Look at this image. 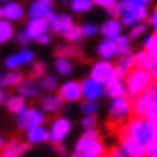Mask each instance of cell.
<instances>
[{
	"label": "cell",
	"instance_id": "cell-1",
	"mask_svg": "<svg viewBox=\"0 0 157 157\" xmlns=\"http://www.w3.org/2000/svg\"><path fill=\"white\" fill-rule=\"evenodd\" d=\"M154 132H155V122H151L144 117L132 119L124 128V135L138 141L140 144L146 147V151L154 140Z\"/></svg>",
	"mask_w": 157,
	"mask_h": 157
},
{
	"label": "cell",
	"instance_id": "cell-2",
	"mask_svg": "<svg viewBox=\"0 0 157 157\" xmlns=\"http://www.w3.org/2000/svg\"><path fill=\"white\" fill-rule=\"evenodd\" d=\"M152 74L147 69L135 67L130 69L125 75V88L127 95H130L132 98H136L138 95L144 93V91L152 85Z\"/></svg>",
	"mask_w": 157,
	"mask_h": 157
},
{
	"label": "cell",
	"instance_id": "cell-3",
	"mask_svg": "<svg viewBox=\"0 0 157 157\" xmlns=\"http://www.w3.org/2000/svg\"><path fill=\"white\" fill-rule=\"evenodd\" d=\"M74 149H75V154H78L80 157H101V155H104V144L98 138L95 128L85 132L83 136L78 138Z\"/></svg>",
	"mask_w": 157,
	"mask_h": 157
},
{
	"label": "cell",
	"instance_id": "cell-4",
	"mask_svg": "<svg viewBox=\"0 0 157 157\" xmlns=\"http://www.w3.org/2000/svg\"><path fill=\"white\" fill-rule=\"evenodd\" d=\"M120 23L125 26H133L136 23H143L147 18V6L138 5L132 0H122L117 3Z\"/></svg>",
	"mask_w": 157,
	"mask_h": 157
},
{
	"label": "cell",
	"instance_id": "cell-5",
	"mask_svg": "<svg viewBox=\"0 0 157 157\" xmlns=\"http://www.w3.org/2000/svg\"><path fill=\"white\" fill-rule=\"evenodd\" d=\"M45 112L42 109H35V108H24L23 111L18 112V119L16 124L23 132H27L32 127L37 125H44L45 124Z\"/></svg>",
	"mask_w": 157,
	"mask_h": 157
},
{
	"label": "cell",
	"instance_id": "cell-6",
	"mask_svg": "<svg viewBox=\"0 0 157 157\" xmlns=\"http://www.w3.org/2000/svg\"><path fill=\"white\" fill-rule=\"evenodd\" d=\"M130 114H132V104L125 96L112 98V104H111V109H109V116H111L112 122L122 124L130 117Z\"/></svg>",
	"mask_w": 157,
	"mask_h": 157
},
{
	"label": "cell",
	"instance_id": "cell-7",
	"mask_svg": "<svg viewBox=\"0 0 157 157\" xmlns=\"http://www.w3.org/2000/svg\"><path fill=\"white\" fill-rule=\"evenodd\" d=\"M90 77L95 78L96 82L106 85V83H109L114 77H117L116 75V67L109 63V59H101V61H98V63L93 64Z\"/></svg>",
	"mask_w": 157,
	"mask_h": 157
},
{
	"label": "cell",
	"instance_id": "cell-8",
	"mask_svg": "<svg viewBox=\"0 0 157 157\" xmlns=\"http://www.w3.org/2000/svg\"><path fill=\"white\" fill-rule=\"evenodd\" d=\"M71 130H72V124H71V120L66 119V117H58L53 120L52 124V128H50V140H52L55 144L56 143H63L69 136Z\"/></svg>",
	"mask_w": 157,
	"mask_h": 157
},
{
	"label": "cell",
	"instance_id": "cell-9",
	"mask_svg": "<svg viewBox=\"0 0 157 157\" xmlns=\"http://www.w3.org/2000/svg\"><path fill=\"white\" fill-rule=\"evenodd\" d=\"M59 98L63 101H67V103H75L82 98V87L80 83H77L74 80H69V82H64L61 87H59V91H58Z\"/></svg>",
	"mask_w": 157,
	"mask_h": 157
},
{
	"label": "cell",
	"instance_id": "cell-10",
	"mask_svg": "<svg viewBox=\"0 0 157 157\" xmlns=\"http://www.w3.org/2000/svg\"><path fill=\"white\" fill-rule=\"evenodd\" d=\"M80 87H82V96L87 99V101H96L104 91V85L96 82L95 78H91V77L85 78L80 83Z\"/></svg>",
	"mask_w": 157,
	"mask_h": 157
},
{
	"label": "cell",
	"instance_id": "cell-11",
	"mask_svg": "<svg viewBox=\"0 0 157 157\" xmlns=\"http://www.w3.org/2000/svg\"><path fill=\"white\" fill-rule=\"evenodd\" d=\"M48 31V21L47 18H31V21L26 26V35L29 40H37L40 35H44Z\"/></svg>",
	"mask_w": 157,
	"mask_h": 157
},
{
	"label": "cell",
	"instance_id": "cell-12",
	"mask_svg": "<svg viewBox=\"0 0 157 157\" xmlns=\"http://www.w3.org/2000/svg\"><path fill=\"white\" fill-rule=\"evenodd\" d=\"M47 21H48V27H52V31L58 34H63L66 29H69L72 26V18L69 15H55L53 10L48 13Z\"/></svg>",
	"mask_w": 157,
	"mask_h": 157
},
{
	"label": "cell",
	"instance_id": "cell-13",
	"mask_svg": "<svg viewBox=\"0 0 157 157\" xmlns=\"http://www.w3.org/2000/svg\"><path fill=\"white\" fill-rule=\"evenodd\" d=\"M32 61H34V52L24 48V50H21V52H18L16 55L10 56V58L5 61V66L10 71H13V69H18V67H23L26 64H31Z\"/></svg>",
	"mask_w": 157,
	"mask_h": 157
},
{
	"label": "cell",
	"instance_id": "cell-14",
	"mask_svg": "<svg viewBox=\"0 0 157 157\" xmlns=\"http://www.w3.org/2000/svg\"><path fill=\"white\" fill-rule=\"evenodd\" d=\"M122 149L128 157H146L147 154L144 146L140 144L138 141H135L133 138L127 136V135H122Z\"/></svg>",
	"mask_w": 157,
	"mask_h": 157
},
{
	"label": "cell",
	"instance_id": "cell-15",
	"mask_svg": "<svg viewBox=\"0 0 157 157\" xmlns=\"http://www.w3.org/2000/svg\"><path fill=\"white\" fill-rule=\"evenodd\" d=\"M23 16H24V10H23V6L16 2H10L8 0V2L2 6V18L10 21V23L19 21Z\"/></svg>",
	"mask_w": 157,
	"mask_h": 157
},
{
	"label": "cell",
	"instance_id": "cell-16",
	"mask_svg": "<svg viewBox=\"0 0 157 157\" xmlns=\"http://www.w3.org/2000/svg\"><path fill=\"white\" fill-rule=\"evenodd\" d=\"M16 87H18V93L21 96H24V98H34V96H37L39 95V90H40L39 83H37V78H34V77L23 78V80H21Z\"/></svg>",
	"mask_w": 157,
	"mask_h": 157
},
{
	"label": "cell",
	"instance_id": "cell-17",
	"mask_svg": "<svg viewBox=\"0 0 157 157\" xmlns=\"http://www.w3.org/2000/svg\"><path fill=\"white\" fill-rule=\"evenodd\" d=\"M27 149H29V144H24L18 140H11L8 144H3L0 157H21Z\"/></svg>",
	"mask_w": 157,
	"mask_h": 157
},
{
	"label": "cell",
	"instance_id": "cell-18",
	"mask_svg": "<svg viewBox=\"0 0 157 157\" xmlns=\"http://www.w3.org/2000/svg\"><path fill=\"white\" fill-rule=\"evenodd\" d=\"M40 106H42V111H44V112L55 114V112H58L63 108V99L59 98V95H53L52 91H50L48 95L42 96Z\"/></svg>",
	"mask_w": 157,
	"mask_h": 157
},
{
	"label": "cell",
	"instance_id": "cell-19",
	"mask_svg": "<svg viewBox=\"0 0 157 157\" xmlns=\"http://www.w3.org/2000/svg\"><path fill=\"white\" fill-rule=\"evenodd\" d=\"M26 136H27V143H31V144H42V143H47L50 140V132L44 125H37L29 128Z\"/></svg>",
	"mask_w": 157,
	"mask_h": 157
},
{
	"label": "cell",
	"instance_id": "cell-20",
	"mask_svg": "<svg viewBox=\"0 0 157 157\" xmlns=\"http://www.w3.org/2000/svg\"><path fill=\"white\" fill-rule=\"evenodd\" d=\"M52 2L50 0H35L29 6V16L31 18H47L52 11Z\"/></svg>",
	"mask_w": 157,
	"mask_h": 157
},
{
	"label": "cell",
	"instance_id": "cell-21",
	"mask_svg": "<svg viewBox=\"0 0 157 157\" xmlns=\"http://www.w3.org/2000/svg\"><path fill=\"white\" fill-rule=\"evenodd\" d=\"M101 34L104 39H116L117 35L122 34V23L117 18H111L101 26Z\"/></svg>",
	"mask_w": 157,
	"mask_h": 157
},
{
	"label": "cell",
	"instance_id": "cell-22",
	"mask_svg": "<svg viewBox=\"0 0 157 157\" xmlns=\"http://www.w3.org/2000/svg\"><path fill=\"white\" fill-rule=\"evenodd\" d=\"M133 56H135V66L141 67V69H147L152 75L157 77V72H155V61H154L152 56L146 52V50H144V52L136 53V55H133Z\"/></svg>",
	"mask_w": 157,
	"mask_h": 157
},
{
	"label": "cell",
	"instance_id": "cell-23",
	"mask_svg": "<svg viewBox=\"0 0 157 157\" xmlns=\"http://www.w3.org/2000/svg\"><path fill=\"white\" fill-rule=\"evenodd\" d=\"M133 66H135V56L130 55V52L124 53L122 56H120L117 66H114V67H116V75H117L119 78H124V77L127 75V72H128V71H130Z\"/></svg>",
	"mask_w": 157,
	"mask_h": 157
},
{
	"label": "cell",
	"instance_id": "cell-24",
	"mask_svg": "<svg viewBox=\"0 0 157 157\" xmlns=\"http://www.w3.org/2000/svg\"><path fill=\"white\" fill-rule=\"evenodd\" d=\"M23 80V74L19 71L13 69L10 72H2L0 74V88H6V87H16V85Z\"/></svg>",
	"mask_w": 157,
	"mask_h": 157
},
{
	"label": "cell",
	"instance_id": "cell-25",
	"mask_svg": "<svg viewBox=\"0 0 157 157\" xmlns=\"http://www.w3.org/2000/svg\"><path fill=\"white\" fill-rule=\"evenodd\" d=\"M106 87V91H108V95L112 96V98H120V96H127V88L125 85L122 83V78L119 77H114L109 83L104 85Z\"/></svg>",
	"mask_w": 157,
	"mask_h": 157
},
{
	"label": "cell",
	"instance_id": "cell-26",
	"mask_svg": "<svg viewBox=\"0 0 157 157\" xmlns=\"http://www.w3.org/2000/svg\"><path fill=\"white\" fill-rule=\"evenodd\" d=\"M98 55L101 56V59H111L116 55H119L114 39H106L104 42H101L98 45Z\"/></svg>",
	"mask_w": 157,
	"mask_h": 157
},
{
	"label": "cell",
	"instance_id": "cell-27",
	"mask_svg": "<svg viewBox=\"0 0 157 157\" xmlns=\"http://www.w3.org/2000/svg\"><path fill=\"white\" fill-rule=\"evenodd\" d=\"M6 109H8L10 112H15L18 114L19 111H23L26 108V101H24V96H21V95H13L10 98H6Z\"/></svg>",
	"mask_w": 157,
	"mask_h": 157
},
{
	"label": "cell",
	"instance_id": "cell-28",
	"mask_svg": "<svg viewBox=\"0 0 157 157\" xmlns=\"http://www.w3.org/2000/svg\"><path fill=\"white\" fill-rule=\"evenodd\" d=\"M72 69H74V64L69 58H61V56H58V59L55 61V71L59 75H69L72 72Z\"/></svg>",
	"mask_w": 157,
	"mask_h": 157
},
{
	"label": "cell",
	"instance_id": "cell-29",
	"mask_svg": "<svg viewBox=\"0 0 157 157\" xmlns=\"http://www.w3.org/2000/svg\"><path fill=\"white\" fill-rule=\"evenodd\" d=\"M15 35V29H13V24L6 19H0V45L8 42L10 39H13Z\"/></svg>",
	"mask_w": 157,
	"mask_h": 157
},
{
	"label": "cell",
	"instance_id": "cell-30",
	"mask_svg": "<svg viewBox=\"0 0 157 157\" xmlns=\"http://www.w3.org/2000/svg\"><path fill=\"white\" fill-rule=\"evenodd\" d=\"M69 3L74 13H87L93 6V0H71Z\"/></svg>",
	"mask_w": 157,
	"mask_h": 157
},
{
	"label": "cell",
	"instance_id": "cell-31",
	"mask_svg": "<svg viewBox=\"0 0 157 157\" xmlns=\"http://www.w3.org/2000/svg\"><path fill=\"white\" fill-rule=\"evenodd\" d=\"M64 35V39H66L67 42H71V44H78L82 39V32H80V27H77V26H71L69 29H66L63 32Z\"/></svg>",
	"mask_w": 157,
	"mask_h": 157
},
{
	"label": "cell",
	"instance_id": "cell-32",
	"mask_svg": "<svg viewBox=\"0 0 157 157\" xmlns=\"http://www.w3.org/2000/svg\"><path fill=\"white\" fill-rule=\"evenodd\" d=\"M144 50L154 58V61H157V32L149 35L144 40Z\"/></svg>",
	"mask_w": 157,
	"mask_h": 157
},
{
	"label": "cell",
	"instance_id": "cell-33",
	"mask_svg": "<svg viewBox=\"0 0 157 157\" xmlns=\"http://www.w3.org/2000/svg\"><path fill=\"white\" fill-rule=\"evenodd\" d=\"M114 42H116V47H117V53L119 55H124L127 52H130V39L125 37V35H117L116 39H114Z\"/></svg>",
	"mask_w": 157,
	"mask_h": 157
},
{
	"label": "cell",
	"instance_id": "cell-34",
	"mask_svg": "<svg viewBox=\"0 0 157 157\" xmlns=\"http://www.w3.org/2000/svg\"><path fill=\"white\" fill-rule=\"evenodd\" d=\"M40 87L47 91H55L58 88V78L55 75H44L42 77V82H40Z\"/></svg>",
	"mask_w": 157,
	"mask_h": 157
},
{
	"label": "cell",
	"instance_id": "cell-35",
	"mask_svg": "<svg viewBox=\"0 0 157 157\" xmlns=\"http://www.w3.org/2000/svg\"><path fill=\"white\" fill-rule=\"evenodd\" d=\"M98 26L93 23H85L83 26H80V32H82V37H93V35L98 32Z\"/></svg>",
	"mask_w": 157,
	"mask_h": 157
},
{
	"label": "cell",
	"instance_id": "cell-36",
	"mask_svg": "<svg viewBox=\"0 0 157 157\" xmlns=\"http://www.w3.org/2000/svg\"><path fill=\"white\" fill-rule=\"evenodd\" d=\"M56 55L61 56V58H72V56L77 55V50L72 47H66V45H61L56 48Z\"/></svg>",
	"mask_w": 157,
	"mask_h": 157
},
{
	"label": "cell",
	"instance_id": "cell-37",
	"mask_svg": "<svg viewBox=\"0 0 157 157\" xmlns=\"http://www.w3.org/2000/svg\"><path fill=\"white\" fill-rule=\"evenodd\" d=\"M96 111H98L96 101H85L82 104V112L85 114V116H95Z\"/></svg>",
	"mask_w": 157,
	"mask_h": 157
},
{
	"label": "cell",
	"instance_id": "cell-38",
	"mask_svg": "<svg viewBox=\"0 0 157 157\" xmlns=\"http://www.w3.org/2000/svg\"><path fill=\"white\" fill-rule=\"evenodd\" d=\"M130 27H132L130 29V37L132 39H138V37H141V35L146 32V26L143 23H136V24H133Z\"/></svg>",
	"mask_w": 157,
	"mask_h": 157
},
{
	"label": "cell",
	"instance_id": "cell-39",
	"mask_svg": "<svg viewBox=\"0 0 157 157\" xmlns=\"http://www.w3.org/2000/svg\"><path fill=\"white\" fill-rule=\"evenodd\" d=\"M45 71H47L45 63H35L34 67H32V77H34V78L44 77V75H45Z\"/></svg>",
	"mask_w": 157,
	"mask_h": 157
},
{
	"label": "cell",
	"instance_id": "cell-40",
	"mask_svg": "<svg viewBox=\"0 0 157 157\" xmlns=\"http://www.w3.org/2000/svg\"><path fill=\"white\" fill-rule=\"evenodd\" d=\"M80 125H82V128H83L85 132H87V130H93L95 125H96V120H95L93 116H85V117L82 119Z\"/></svg>",
	"mask_w": 157,
	"mask_h": 157
},
{
	"label": "cell",
	"instance_id": "cell-41",
	"mask_svg": "<svg viewBox=\"0 0 157 157\" xmlns=\"http://www.w3.org/2000/svg\"><path fill=\"white\" fill-rule=\"evenodd\" d=\"M93 3H96L98 6H103V8H111L112 5L117 3V0H93Z\"/></svg>",
	"mask_w": 157,
	"mask_h": 157
},
{
	"label": "cell",
	"instance_id": "cell-42",
	"mask_svg": "<svg viewBox=\"0 0 157 157\" xmlns=\"http://www.w3.org/2000/svg\"><path fill=\"white\" fill-rule=\"evenodd\" d=\"M16 40H18V44H19V45H27V42H29V37H27L26 32L23 31V32H19V34L16 35Z\"/></svg>",
	"mask_w": 157,
	"mask_h": 157
},
{
	"label": "cell",
	"instance_id": "cell-43",
	"mask_svg": "<svg viewBox=\"0 0 157 157\" xmlns=\"http://www.w3.org/2000/svg\"><path fill=\"white\" fill-rule=\"evenodd\" d=\"M37 40H39V44H42V45H47V44H48V42H50V40H52V37H50V35H48V34L45 32L44 35H40V37H39Z\"/></svg>",
	"mask_w": 157,
	"mask_h": 157
},
{
	"label": "cell",
	"instance_id": "cell-44",
	"mask_svg": "<svg viewBox=\"0 0 157 157\" xmlns=\"http://www.w3.org/2000/svg\"><path fill=\"white\" fill-rule=\"evenodd\" d=\"M111 157H128V155L125 154L124 149H114L112 154H111Z\"/></svg>",
	"mask_w": 157,
	"mask_h": 157
},
{
	"label": "cell",
	"instance_id": "cell-45",
	"mask_svg": "<svg viewBox=\"0 0 157 157\" xmlns=\"http://www.w3.org/2000/svg\"><path fill=\"white\" fill-rule=\"evenodd\" d=\"M55 146H56V152H58L59 155H64V154H66V147H64L61 143H56Z\"/></svg>",
	"mask_w": 157,
	"mask_h": 157
},
{
	"label": "cell",
	"instance_id": "cell-46",
	"mask_svg": "<svg viewBox=\"0 0 157 157\" xmlns=\"http://www.w3.org/2000/svg\"><path fill=\"white\" fill-rule=\"evenodd\" d=\"M149 21H151V26H152L154 29L157 31V8H155V11H154V15L151 16V19H149Z\"/></svg>",
	"mask_w": 157,
	"mask_h": 157
},
{
	"label": "cell",
	"instance_id": "cell-47",
	"mask_svg": "<svg viewBox=\"0 0 157 157\" xmlns=\"http://www.w3.org/2000/svg\"><path fill=\"white\" fill-rule=\"evenodd\" d=\"M6 101V93L3 91V88H0V106Z\"/></svg>",
	"mask_w": 157,
	"mask_h": 157
},
{
	"label": "cell",
	"instance_id": "cell-48",
	"mask_svg": "<svg viewBox=\"0 0 157 157\" xmlns=\"http://www.w3.org/2000/svg\"><path fill=\"white\" fill-rule=\"evenodd\" d=\"M132 2L138 3V5H146V6H147V3L151 2V0H132Z\"/></svg>",
	"mask_w": 157,
	"mask_h": 157
},
{
	"label": "cell",
	"instance_id": "cell-49",
	"mask_svg": "<svg viewBox=\"0 0 157 157\" xmlns=\"http://www.w3.org/2000/svg\"><path fill=\"white\" fill-rule=\"evenodd\" d=\"M147 154H149V157H157V147L151 149V151H147Z\"/></svg>",
	"mask_w": 157,
	"mask_h": 157
},
{
	"label": "cell",
	"instance_id": "cell-50",
	"mask_svg": "<svg viewBox=\"0 0 157 157\" xmlns=\"http://www.w3.org/2000/svg\"><path fill=\"white\" fill-rule=\"evenodd\" d=\"M3 144H5V143H3V140L0 138V151H2V147H3Z\"/></svg>",
	"mask_w": 157,
	"mask_h": 157
},
{
	"label": "cell",
	"instance_id": "cell-51",
	"mask_svg": "<svg viewBox=\"0 0 157 157\" xmlns=\"http://www.w3.org/2000/svg\"><path fill=\"white\" fill-rule=\"evenodd\" d=\"M61 2H63V3H69V2H71V0H61Z\"/></svg>",
	"mask_w": 157,
	"mask_h": 157
},
{
	"label": "cell",
	"instance_id": "cell-52",
	"mask_svg": "<svg viewBox=\"0 0 157 157\" xmlns=\"http://www.w3.org/2000/svg\"><path fill=\"white\" fill-rule=\"evenodd\" d=\"M0 19H2V8H0Z\"/></svg>",
	"mask_w": 157,
	"mask_h": 157
},
{
	"label": "cell",
	"instance_id": "cell-53",
	"mask_svg": "<svg viewBox=\"0 0 157 157\" xmlns=\"http://www.w3.org/2000/svg\"><path fill=\"white\" fill-rule=\"evenodd\" d=\"M72 157H80V155H78V154H74V155H72Z\"/></svg>",
	"mask_w": 157,
	"mask_h": 157
},
{
	"label": "cell",
	"instance_id": "cell-54",
	"mask_svg": "<svg viewBox=\"0 0 157 157\" xmlns=\"http://www.w3.org/2000/svg\"><path fill=\"white\" fill-rule=\"evenodd\" d=\"M155 72H157V61H155Z\"/></svg>",
	"mask_w": 157,
	"mask_h": 157
},
{
	"label": "cell",
	"instance_id": "cell-55",
	"mask_svg": "<svg viewBox=\"0 0 157 157\" xmlns=\"http://www.w3.org/2000/svg\"><path fill=\"white\" fill-rule=\"evenodd\" d=\"M0 2H8V0H0Z\"/></svg>",
	"mask_w": 157,
	"mask_h": 157
},
{
	"label": "cell",
	"instance_id": "cell-56",
	"mask_svg": "<svg viewBox=\"0 0 157 157\" xmlns=\"http://www.w3.org/2000/svg\"><path fill=\"white\" fill-rule=\"evenodd\" d=\"M50 2H53V0H50Z\"/></svg>",
	"mask_w": 157,
	"mask_h": 157
},
{
	"label": "cell",
	"instance_id": "cell-57",
	"mask_svg": "<svg viewBox=\"0 0 157 157\" xmlns=\"http://www.w3.org/2000/svg\"><path fill=\"white\" fill-rule=\"evenodd\" d=\"M101 157H104V155H101Z\"/></svg>",
	"mask_w": 157,
	"mask_h": 157
}]
</instances>
